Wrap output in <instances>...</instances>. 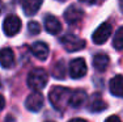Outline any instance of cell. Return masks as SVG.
<instances>
[{
  "label": "cell",
  "instance_id": "6da1fadb",
  "mask_svg": "<svg viewBox=\"0 0 123 122\" xmlns=\"http://www.w3.org/2000/svg\"><path fill=\"white\" fill-rule=\"evenodd\" d=\"M72 96V89L67 87H54L49 93V100L51 105L56 110H66L67 106H69Z\"/></svg>",
  "mask_w": 123,
  "mask_h": 122
},
{
  "label": "cell",
  "instance_id": "7a4b0ae2",
  "mask_svg": "<svg viewBox=\"0 0 123 122\" xmlns=\"http://www.w3.org/2000/svg\"><path fill=\"white\" fill-rule=\"evenodd\" d=\"M49 75L43 68H33L28 75V85L31 89L39 92L47 85Z\"/></svg>",
  "mask_w": 123,
  "mask_h": 122
},
{
  "label": "cell",
  "instance_id": "3957f363",
  "mask_svg": "<svg viewBox=\"0 0 123 122\" xmlns=\"http://www.w3.org/2000/svg\"><path fill=\"white\" fill-rule=\"evenodd\" d=\"M60 42H62V45L64 46V49H66L67 51H69V53L79 51V50L85 47V41L79 38L75 34H66V36H63L60 39Z\"/></svg>",
  "mask_w": 123,
  "mask_h": 122
},
{
  "label": "cell",
  "instance_id": "277c9868",
  "mask_svg": "<svg viewBox=\"0 0 123 122\" xmlns=\"http://www.w3.org/2000/svg\"><path fill=\"white\" fill-rule=\"evenodd\" d=\"M21 29V20L16 16V14H9L5 17L4 22H3V30H4L5 36L13 37Z\"/></svg>",
  "mask_w": 123,
  "mask_h": 122
},
{
  "label": "cell",
  "instance_id": "5b68a950",
  "mask_svg": "<svg viewBox=\"0 0 123 122\" xmlns=\"http://www.w3.org/2000/svg\"><path fill=\"white\" fill-rule=\"evenodd\" d=\"M111 32H113V28H111V25L109 22L101 24L94 30V33H93V36H92L93 42H94L96 45H102V43H105L109 39V37L111 36Z\"/></svg>",
  "mask_w": 123,
  "mask_h": 122
},
{
  "label": "cell",
  "instance_id": "8992f818",
  "mask_svg": "<svg viewBox=\"0 0 123 122\" xmlns=\"http://www.w3.org/2000/svg\"><path fill=\"white\" fill-rule=\"evenodd\" d=\"M86 74V63L83 58H76L69 63V75L72 79H80Z\"/></svg>",
  "mask_w": 123,
  "mask_h": 122
},
{
  "label": "cell",
  "instance_id": "52a82bcc",
  "mask_svg": "<svg viewBox=\"0 0 123 122\" xmlns=\"http://www.w3.org/2000/svg\"><path fill=\"white\" fill-rule=\"evenodd\" d=\"M43 106V95L41 92L34 91L33 93H30L25 100V108L30 112H38Z\"/></svg>",
  "mask_w": 123,
  "mask_h": 122
},
{
  "label": "cell",
  "instance_id": "ba28073f",
  "mask_svg": "<svg viewBox=\"0 0 123 122\" xmlns=\"http://www.w3.org/2000/svg\"><path fill=\"white\" fill-rule=\"evenodd\" d=\"M14 53L9 47H3L0 50V64L3 68H11L14 66Z\"/></svg>",
  "mask_w": 123,
  "mask_h": 122
},
{
  "label": "cell",
  "instance_id": "9c48e42d",
  "mask_svg": "<svg viewBox=\"0 0 123 122\" xmlns=\"http://www.w3.org/2000/svg\"><path fill=\"white\" fill-rule=\"evenodd\" d=\"M83 16H84L83 9H80L79 7H75V5L68 7L66 9V12H64V20H66L69 25L79 22L81 19H83Z\"/></svg>",
  "mask_w": 123,
  "mask_h": 122
},
{
  "label": "cell",
  "instance_id": "30bf717a",
  "mask_svg": "<svg viewBox=\"0 0 123 122\" xmlns=\"http://www.w3.org/2000/svg\"><path fill=\"white\" fill-rule=\"evenodd\" d=\"M109 89L111 95L123 98V75H115L109 83Z\"/></svg>",
  "mask_w": 123,
  "mask_h": 122
},
{
  "label": "cell",
  "instance_id": "8fae6325",
  "mask_svg": "<svg viewBox=\"0 0 123 122\" xmlns=\"http://www.w3.org/2000/svg\"><path fill=\"white\" fill-rule=\"evenodd\" d=\"M31 53H33V55L36 58H38V59L45 60V59H47L50 50H49L47 43L38 41V42H34L33 45H31Z\"/></svg>",
  "mask_w": 123,
  "mask_h": 122
},
{
  "label": "cell",
  "instance_id": "7c38bea8",
  "mask_svg": "<svg viewBox=\"0 0 123 122\" xmlns=\"http://www.w3.org/2000/svg\"><path fill=\"white\" fill-rule=\"evenodd\" d=\"M45 29L50 34H58L59 32H62V24L55 16L47 14L45 17Z\"/></svg>",
  "mask_w": 123,
  "mask_h": 122
},
{
  "label": "cell",
  "instance_id": "4fadbf2b",
  "mask_svg": "<svg viewBox=\"0 0 123 122\" xmlns=\"http://www.w3.org/2000/svg\"><path fill=\"white\" fill-rule=\"evenodd\" d=\"M43 0H22V11L26 16H33L38 12Z\"/></svg>",
  "mask_w": 123,
  "mask_h": 122
},
{
  "label": "cell",
  "instance_id": "5bb4252c",
  "mask_svg": "<svg viewBox=\"0 0 123 122\" xmlns=\"http://www.w3.org/2000/svg\"><path fill=\"white\" fill-rule=\"evenodd\" d=\"M106 106H107V105L104 103L102 97H101L98 93L93 95V97L89 100V104H88V109H89L90 112H94V113L102 112L104 109H106Z\"/></svg>",
  "mask_w": 123,
  "mask_h": 122
},
{
  "label": "cell",
  "instance_id": "9a60e30c",
  "mask_svg": "<svg viewBox=\"0 0 123 122\" xmlns=\"http://www.w3.org/2000/svg\"><path fill=\"white\" fill-rule=\"evenodd\" d=\"M86 100V93L83 89H75L72 91V96H71V101H69V106L74 108H80Z\"/></svg>",
  "mask_w": 123,
  "mask_h": 122
},
{
  "label": "cell",
  "instance_id": "2e32d148",
  "mask_svg": "<svg viewBox=\"0 0 123 122\" xmlns=\"http://www.w3.org/2000/svg\"><path fill=\"white\" fill-rule=\"evenodd\" d=\"M110 63V59L106 54H96L93 57V67L97 71H105Z\"/></svg>",
  "mask_w": 123,
  "mask_h": 122
},
{
  "label": "cell",
  "instance_id": "e0dca14e",
  "mask_svg": "<svg viewBox=\"0 0 123 122\" xmlns=\"http://www.w3.org/2000/svg\"><path fill=\"white\" fill-rule=\"evenodd\" d=\"M113 46L117 50H123V26H121L114 34Z\"/></svg>",
  "mask_w": 123,
  "mask_h": 122
},
{
  "label": "cell",
  "instance_id": "ac0fdd59",
  "mask_svg": "<svg viewBox=\"0 0 123 122\" xmlns=\"http://www.w3.org/2000/svg\"><path fill=\"white\" fill-rule=\"evenodd\" d=\"M52 76L56 77V79H64V76H66V66H64L63 60H60L55 64L54 70H52Z\"/></svg>",
  "mask_w": 123,
  "mask_h": 122
},
{
  "label": "cell",
  "instance_id": "d6986e66",
  "mask_svg": "<svg viewBox=\"0 0 123 122\" xmlns=\"http://www.w3.org/2000/svg\"><path fill=\"white\" fill-rule=\"evenodd\" d=\"M28 30L30 34H33V36H36V34H38L41 32V25L38 24L37 21H30L28 25Z\"/></svg>",
  "mask_w": 123,
  "mask_h": 122
},
{
  "label": "cell",
  "instance_id": "ffe728a7",
  "mask_svg": "<svg viewBox=\"0 0 123 122\" xmlns=\"http://www.w3.org/2000/svg\"><path fill=\"white\" fill-rule=\"evenodd\" d=\"M105 122H121V118H119L118 116H110V117L106 118Z\"/></svg>",
  "mask_w": 123,
  "mask_h": 122
},
{
  "label": "cell",
  "instance_id": "44dd1931",
  "mask_svg": "<svg viewBox=\"0 0 123 122\" xmlns=\"http://www.w3.org/2000/svg\"><path fill=\"white\" fill-rule=\"evenodd\" d=\"M4 106H5V100L3 97V95H0V112L4 109Z\"/></svg>",
  "mask_w": 123,
  "mask_h": 122
},
{
  "label": "cell",
  "instance_id": "7402d4cb",
  "mask_svg": "<svg viewBox=\"0 0 123 122\" xmlns=\"http://www.w3.org/2000/svg\"><path fill=\"white\" fill-rule=\"evenodd\" d=\"M68 122H86L84 118H72V120H69Z\"/></svg>",
  "mask_w": 123,
  "mask_h": 122
},
{
  "label": "cell",
  "instance_id": "603a6c76",
  "mask_svg": "<svg viewBox=\"0 0 123 122\" xmlns=\"http://www.w3.org/2000/svg\"><path fill=\"white\" fill-rule=\"evenodd\" d=\"M81 3H86V4H93V3H96L97 0H80Z\"/></svg>",
  "mask_w": 123,
  "mask_h": 122
},
{
  "label": "cell",
  "instance_id": "cb8c5ba5",
  "mask_svg": "<svg viewBox=\"0 0 123 122\" xmlns=\"http://www.w3.org/2000/svg\"><path fill=\"white\" fill-rule=\"evenodd\" d=\"M119 7H121V9L123 11V0H119Z\"/></svg>",
  "mask_w": 123,
  "mask_h": 122
},
{
  "label": "cell",
  "instance_id": "d4e9b609",
  "mask_svg": "<svg viewBox=\"0 0 123 122\" xmlns=\"http://www.w3.org/2000/svg\"><path fill=\"white\" fill-rule=\"evenodd\" d=\"M46 122H54V121H46Z\"/></svg>",
  "mask_w": 123,
  "mask_h": 122
},
{
  "label": "cell",
  "instance_id": "484cf974",
  "mask_svg": "<svg viewBox=\"0 0 123 122\" xmlns=\"http://www.w3.org/2000/svg\"><path fill=\"white\" fill-rule=\"evenodd\" d=\"M0 9H1V4H0Z\"/></svg>",
  "mask_w": 123,
  "mask_h": 122
},
{
  "label": "cell",
  "instance_id": "4316f807",
  "mask_svg": "<svg viewBox=\"0 0 123 122\" xmlns=\"http://www.w3.org/2000/svg\"><path fill=\"white\" fill-rule=\"evenodd\" d=\"M60 1H64V0H60Z\"/></svg>",
  "mask_w": 123,
  "mask_h": 122
}]
</instances>
